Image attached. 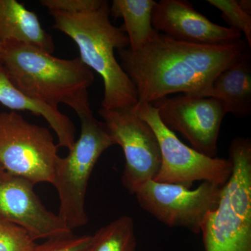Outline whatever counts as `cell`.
Here are the masks:
<instances>
[{"instance_id": "cell-1", "label": "cell", "mask_w": 251, "mask_h": 251, "mask_svg": "<svg viewBox=\"0 0 251 251\" xmlns=\"http://www.w3.org/2000/svg\"><path fill=\"white\" fill-rule=\"evenodd\" d=\"M249 48L242 39L202 45L175 40L156 31L137 50L128 48L117 52L120 65L136 88L138 104H147L175 93L208 97L218 74Z\"/></svg>"}, {"instance_id": "cell-2", "label": "cell", "mask_w": 251, "mask_h": 251, "mask_svg": "<svg viewBox=\"0 0 251 251\" xmlns=\"http://www.w3.org/2000/svg\"><path fill=\"white\" fill-rule=\"evenodd\" d=\"M0 64L13 85L31 99L54 108L65 104L77 115L92 111L88 89L94 74L80 57L57 58L34 46L6 43Z\"/></svg>"}, {"instance_id": "cell-3", "label": "cell", "mask_w": 251, "mask_h": 251, "mask_svg": "<svg viewBox=\"0 0 251 251\" xmlns=\"http://www.w3.org/2000/svg\"><path fill=\"white\" fill-rule=\"evenodd\" d=\"M49 14L54 19V29L76 44L81 60L102 77L101 108L116 110L136 106V88L115 56V50L129 48V40L122 28L110 21L108 1H104L99 9L90 12L72 14L50 11Z\"/></svg>"}, {"instance_id": "cell-4", "label": "cell", "mask_w": 251, "mask_h": 251, "mask_svg": "<svg viewBox=\"0 0 251 251\" xmlns=\"http://www.w3.org/2000/svg\"><path fill=\"white\" fill-rule=\"evenodd\" d=\"M232 173L218 206L204 218L205 251H251V140L234 138L229 148Z\"/></svg>"}, {"instance_id": "cell-5", "label": "cell", "mask_w": 251, "mask_h": 251, "mask_svg": "<svg viewBox=\"0 0 251 251\" xmlns=\"http://www.w3.org/2000/svg\"><path fill=\"white\" fill-rule=\"evenodd\" d=\"M77 116L80 122V137L67 156H59L52 183L60 203L57 215L72 231L88 223L85 199L89 180L102 153L115 145L105 124L97 120L92 111Z\"/></svg>"}, {"instance_id": "cell-6", "label": "cell", "mask_w": 251, "mask_h": 251, "mask_svg": "<svg viewBox=\"0 0 251 251\" xmlns=\"http://www.w3.org/2000/svg\"><path fill=\"white\" fill-rule=\"evenodd\" d=\"M58 145L49 128L31 124L17 112L0 113V164L34 184L53 181Z\"/></svg>"}, {"instance_id": "cell-7", "label": "cell", "mask_w": 251, "mask_h": 251, "mask_svg": "<svg viewBox=\"0 0 251 251\" xmlns=\"http://www.w3.org/2000/svg\"><path fill=\"white\" fill-rule=\"evenodd\" d=\"M135 112L151 127L160 145L161 164L153 181L191 188L196 181L224 186L232 173L229 159L204 156L189 148L166 126L150 103L138 104Z\"/></svg>"}, {"instance_id": "cell-8", "label": "cell", "mask_w": 251, "mask_h": 251, "mask_svg": "<svg viewBox=\"0 0 251 251\" xmlns=\"http://www.w3.org/2000/svg\"><path fill=\"white\" fill-rule=\"evenodd\" d=\"M222 188L209 181L191 189L150 180L140 185L133 195L141 208L162 224L199 234L206 214L218 206Z\"/></svg>"}, {"instance_id": "cell-9", "label": "cell", "mask_w": 251, "mask_h": 251, "mask_svg": "<svg viewBox=\"0 0 251 251\" xmlns=\"http://www.w3.org/2000/svg\"><path fill=\"white\" fill-rule=\"evenodd\" d=\"M99 115L115 145H120L125 157L122 183L130 194L140 185L156 178L161 164L160 145L151 127L133 108L107 110Z\"/></svg>"}, {"instance_id": "cell-10", "label": "cell", "mask_w": 251, "mask_h": 251, "mask_svg": "<svg viewBox=\"0 0 251 251\" xmlns=\"http://www.w3.org/2000/svg\"><path fill=\"white\" fill-rule=\"evenodd\" d=\"M152 105L161 122L191 144V148L204 156L214 158L226 108L219 99L179 94L163 97Z\"/></svg>"}, {"instance_id": "cell-11", "label": "cell", "mask_w": 251, "mask_h": 251, "mask_svg": "<svg viewBox=\"0 0 251 251\" xmlns=\"http://www.w3.org/2000/svg\"><path fill=\"white\" fill-rule=\"evenodd\" d=\"M34 185L0 164V217L25 229L34 241L72 232L58 215L46 209Z\"/></svg>"}, {"instance_id": "cell-12", "label": "cell", "mask_w": 251, "mask_h": 251, "mask_svg": "<svg viewBox=\"0 0 251 251\" xmlns=\"http://www.w3.org/2000/svg\"><path fill=\"white\" fill-rule=\"evenodd\" d=\"M153 29L175 40L222 45L241 39L240 32L211 22L184 0H161L153 7Z\"/></svg>"}, {"instance_id": "cell-13", "label": "cell", "mask_w": 251, "mask_h": 251, "mask_svg": "<svg viewBox=\"0 0 251 251\" xmlns=\"http://www.w3.org/2000/svg\"><path fill=\"white\" fill-rule=\"evenodd\" d=\"M20 43L52 54V36L42 27L37 15L16 0H0V44Z\"/></svg>"}, {"instance_id": "cell-14", "label": "cell", "mask_w": 251, "mask_h": 251, "mask_svg": "<svg viewBox=\"0 0 251 251\" xmlns=\"http://www.w3.org/2000/svg\"><path fill=\"white\" fill-rule=\"evenodd\" d=\"M208 97L219 99L227 113L237 117L251 113V54L249 49L218 74L213 80Z\"/></svg>"}, {"instance_id": "cell-15", "label": "cell", "mask_w": 251, "mask_h": 251, "mask_svg": "<svg viewBox=\"0 0 251 251\" xmlns=\"http://www.w3.org/2000/svg\"><path fill=\"white\" fill-rule=\"evenodd\" d=\"M0 103L11 111H28L44 117L58 138V147L71 150L75 142V126L69 117L47 104L34 100L18 90L0 64Z\"/></svg>"}, {"instance_id": "cell-16", "label": "cell", "mask_w": 251, "mask_h": 251, "mask_svg": "<svg viewBox=\"0 0 251 251\" xmlns=\"http://www.w3.org/2000/svg\"><path fill=\"white\" fill-rule=\"evenodd\" d=\"M154 0H114L110 8L114 18L124 20L123 31L129 40V49L137 50L156 32L151 23Z\"/></svg>"}, {"instance_id": "cell-17", "label": "cell", "mask_w": 251, "mask_h": 251, "mask_svg": "<svg viewBox=\"0 0 251 251\" xmlns=\"http://www.w3.org/2000/svg\"><path fill=\"white\" fill-rule=\"evenodd\" d=\"M134 221L124 215L99 229L83 251H136Z\"/></svg>"}, {"instance_id": "cell-18", "label": "cell", "mask_w": 251, "mask_h": 251, "mask_svg": "<svg viewBox=\"0 0 251 251\" xmlns=\"http://www.w3.org/2000/svg\"><path fill=\"white\" fill-rule=\"evenodd\" d=\"M36 245L25 229L0 217V251H33Z\"/></svg>"}, {"instance_id": "cell-19", "label": "cell", "mask_w": 251, "mask_h": 251, "mask_svg": "<svg viewBox=\"0 0 251 251\" xmlns=\"http://www.w3.org/2000/svg\"><path fill=\"white\" fill-rule=\"evenodd\" d=\"M221 12V16L229 25V28L243 32L247 38V44L251 48V16L244 12L236 0H208Z\"/></svg>"}, {"instance_id": "cell-20", "label": "cell", "mask_w": 251, "mask_h": 251, "mask_svg": "<svg viewBox=\"0 0 251 251\" xmlns=\"http://www.w3.org/2000/svg\"><path fill=\"white\" fill-rule=\"evenodd\" d=\"M90 235H74L73 232L49 238L36 244L33 251H83L90 242Z\"/></svg>"}, {"instance_id": "cell-21", "label": "cell", "mask_w": 251, "mask_h": 251, "mask_svg": "<svg viewBox=\"0 0 251 251\" xmlns=\"http://www.w3.org/2000/svg\"><path fill=\"white\" fill-rule=\"evenodd\" d=\"M103 1V0H41L40 3L49 11L75 14L95 11L102 6Z\"/></svg>"}, {"instance_id": "cell-22", "label": "cell", "mask_w": 251, "mask_h": 251, "mask_svg": "<svg viewBox=\"0 0 251 251\" xmlns=\"http://www.w3.org/2000/svg\"><path fill=\"white\" fill-rule=\"evenodd\" d=\"M237 2L239 6H240L241 9H242L244 12L251 16V0H240V1H237Z\"/></svg>"}, {"instance_id": "cell-23", "label": "cell", "mask_w": 251, "mask_h": 251, "mask_svg": "<svg viewBox=\"0 0 251 251\" xmlns=\"http://www.w3.org/2000/svg\"><path fill=\"white\" fill-rule=\"evenodd\" d=\"M1 46H2V44H0V50H1Z\"/></svg>"}]
</instances>
